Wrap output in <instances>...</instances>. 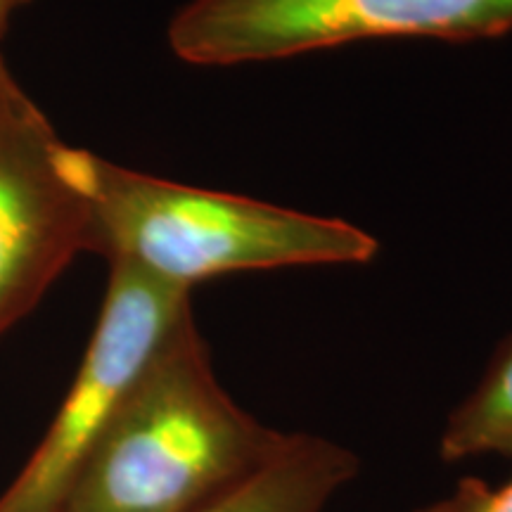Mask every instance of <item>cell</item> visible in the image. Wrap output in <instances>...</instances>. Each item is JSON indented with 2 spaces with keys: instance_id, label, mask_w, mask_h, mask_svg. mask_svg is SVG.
Here are the masks:
<instances>
[{
  "instance_id": "cell-1",
  "label": "cell",
  "mask_w": 512,
  "mask_h": 512,
  "mask_svg": "<svg viewBox=\"0 0 512 512\" xmlns=\"http://www.w3.org/2000/svg\"><path fill=\"white\" fill-rule=\"evenodd\" d=\"M285 439L221 387L190 311L121 401L62 512H200Z\"/></svg>"
},
{
  "instance_id": "cell-2",
  "label": "cell",
  "mask_w": 512,
  "mask_h": 512,
  "mask_svg": "<svg viewBox=\"0 0 512 512\" xmlns=\"http://www.w3.org/2000/svg\"><path fill=\"white\" fill-rule=\"evenodd\" d=\"M69 169L86 200V252L188 292L228 273L368 264L377 252L342 219L166 181L81 147L69 145Z\"/></svg>"
},
{
  "instance_id": "cell-3",
  "label": "cell",
  "mask_w": 512,
  "mask_h": 512,
  "mask_svg": "<svg viewBox=\"0 0 512 512\" xmlns=\"http://www.w3.org/2000/svg\"><path fill=\"white\" fill-rule=\"evenodd\" d=\"M510 29L512 0H190L169 46L197 67H238L373 38L475 41Z\"/></svg>"
},
{
  "instance_id": "cell-4",
  "label": "cell",
  "mask_w": 512,
  "mask_h": 512,
  "mask_svg": "<svg viewBox=\"0 0 512 512\" xmlns=\"http://www.w3.org/2000/svg\"><path fill=\"white\" fill-rule=\"evenodd\" d=\"M190 311L188 290L110 264L105 302L79 373L34 456L0 496V512H62L121 401Z\"/></svg>"
},
{
  "instance_id": "cell-5",
  "label": "cell",
  "mask_w": 512,
  "mask_h": 512,
  "mask_svg": "<svg viewBox=\"0 0 512 512\" xmlns=\"http://www.w3.org/2000/svg\"><path fill=\"white\" fill-rule=\"evenodd\" d=\"M86 228L69 145L0 53V335L86 252Z\"/></svg>"
},
{
  "instance_id": "cell-6",
  "label": "cell",
  "mask_w": 512,
  "mask_h": 512,
  "mask_svg": "<svg viewBox=\"0 0 512 512\" xmlns=\"http://www.w3.org/2000/svg\"><path fill=\"white\" fill-rule=\"evenodd\" d=\"M356 475L347 448L311 434H287L271 460L200 512H325Z\"/></svg>"
},
{
  "instance_id": "cell-7",
  "label": "cell",
  "mask_w": 512,
  "mask_h": 512,
  "mask_svg": "<svg viewBox=\"0 0 512 512\" xmlns=\"http://www.w3.org/2000/svg\"><path fill=\"white\" fill-rule=\"evenodd\" d=\"M512 456V342L494 358L482 382L446 422L441 458Z\"/></svg>"
},
{
  "instance_id": "cell-8",
  "label": "cell",
  "mask_w": 512,
  "mask_h": 512,
  "mask_svg": "<svg viewBox=\"0 0 512 512\" xmlns=\"http://www.w3.org/2000/svg\"><path fill=\"white\" fill-rule=\"evenodd\" d=\"M418 512H512V479L498 489L482 479H465L444 501Z\"/></svg>"
},
{
  "instance_id": "cell-9",
  "label": "cell",
  "mask_w": 512,
  "mask_h": 512,
  "mask_svg": "<svg viewBox=\"0 0 512 512\" xmlns=\"http://www.w3.org/2000/svg\"><path fill=\"white\" fill-rule=\"evenodd\" d=\"M31 0H0V38L5 36V31H8V24L12 15H15L17 10H22L24 5H29Z\"/></svg>"
}]
</instances>
